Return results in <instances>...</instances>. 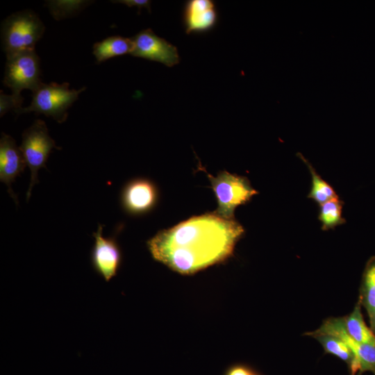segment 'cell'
<instances>
[{
	"label": "cell",
	"mask_w": 375,
	"mask_h": 375,
	"mask_svg": "<svg viewBox=\"0 0 375 375\" xmlns=\"http://www.w3.org/2000/svg\"><path fill=\"white\" fill-rule=\"evenodd\" d=\"M183 24L188 34L212 29L217 22V12L211 0L188 1L183 10Z\"/></svg>",
	"instance_id": "11"
},
{
	"label": "cell",
	"mask_w": 375,
	"mask_h": 375,
	"mask_svg": "<svg viewBox=\"0 0 375 375\" xmlns=\"http://www.w3.org/2000/svg\"><path fill=\"white\" fill-rule=\"evenodd\" d=\"M374 375H375V374H374Z\"/></svg>",
	"instance_id": "23"
},
{
	"label": "cell",
	"mask_w": 375,
	"mask_h": 375,
	"mask_svg": "<svg viewBox=\"0 0 375 375\" xmlns=\"http://www.w3.org/2000/svg\"><path fill=\"white\" fill-rule=\"evenodd\" d=\"M86 89L70 90L69 83H51L42 84L32 92L31 105L26 108L15 110L17 115L35 112L51 117L59 123L64 122L67 117V110L77 100L78 95Z\"/></svg>",
	"instance_id": "3"
},
{
	"label": "cell",
	"mask_w": 375,
	"mask_h": 375,
	"mask_svg": "<svg viewBox=\"0 0 375 375\" xmlns=\"http://www.w3.org/2000/svg\"><path fill=\"white\" fill-rule=\"evenodd\" d=\"M253 375H260V374H258V373H256V372H255L253 373Z\"/></svg>",
	"instance_id": "22"
},
{
	"label": "cell",
	"mask_w": 375,
	"mask_h": 375,
	"mask_svg": "<svg viewBox=\"0 0 375 375\" xmlns=\"http://www.w3.org/2000/svg\"><path fill=\"white\" fill-rule=\"evenodd\" d=\"M317 340L325 353L331 354L344 361L349 367L351 375L358 373L354 355L349 346L340 338L315 331L306 333Z\"/></svg>",
	"instance_id": "13"
},
{
	"label": "cell",
	"mask_w": 375,
	"mask_h": 375,
	"mask_svg": "<svg viewBox=\"0 0 375 375\" xmlns=\"http://www.w3.org/2000/svg\"><path fill=\"white\" fill-rule=\"evenodd\" d=\"M22 108V103L15 99L12 95L4 94L2 91L0 93V115L3 116L10 110H14Z\"/></svg>",
	"instance_id": "19"
},
{
	"label": "cell",
	"mask_w": 375,
	"mask_h": 375,
	"mask_svg": "<svg viewBox=\"0 0 375 375\" xmlns=\"http://www.w3.org/2000/svg\"><path fill=\"white\" fill-rule=\"evenodd\" d=\"M343 202L338 197L333 198L320 205L319 219L322 229L328 231L345 222L342 217Z\"/></svg>",
	"instance_id": "16"
},
{
	"label": "cell",
	"mask_w": 375,
	"mask_h": 375,
	"mask_svg": "<svg viewBox=\"0 0 375 375\" xmlns=\"http://www.w3.org/2000/svg\"><path fill=\"white\" fill-rule=\"evenodd\" d=\"M243 233L238 222L214 212L159 231L147 244L155 260L181 274L190 275L230 257Z\"/></svg>",
	"instance_id": "1"
},
{
	"label": "cell",
	"mask_w": 375,
	"mask_h": 375,
	"mask_svg": "<svg viewBox=\"0 0 375 375\" xmlns=\"http://www.w3.org/2000/svg\"><path fill=\"white\" fill-rule=\"evenodd\" d=\"M133 49L131 38L115 35L96 42L93 45V54L97 61L101 62L115 56L131 54Z\"/></svg>",
	"instance_id": "14"
},
{
	"label": "cell",
	"mask_w": 375,
	"mask_h": 375,
	"mask_svg": "<svg viewBox=\"0 0 375 375\" xmlns=\"http://www.w3.org/2000/svg\"><path fill=\"white\" fill-rule=\"evenodd\" d=\"M103 228L102 225L99 224L97 231L92 233L94 244L91 262L95 272L108 282L117 274L120 267L122 252L114 237H103Z\"/></svg>",
	"instance_id": "8"
},
{
	"label": "cell",
	"mask_w": 375,
	"mask_h": 375,
	"mask_svg": "<svg viewBox=\"0 0 375 375\" xmlns=\"http://www.w3.org/2000/svg\"><path fill=\"white\" fill-rule=\"evenodd\" d=\"M254 372L249 366L236 364L228 367L224 375H253Z\"/></svg>",
	"instance_id": "20"
},
{
	"label": "cell",
	"mask_w": 375,
	"mask_h": 375,
	"mask_svg": "<svg viewBox=\"0 0 375 375\" xmlns=\"http://www.w3.org/2000/svg\"><path fill=\"white\" fill-rule=\"evenodd\" d=\"M54 148L60 149L50 137L47 125L42 120H35L24 131L19 149L31 172L30 185L26 193L27 201L31 197L33 187L39 181V169L47 168L46 162Z\"/></svg>",
	"instance_id": "5"
},
{
	"label": "cell",
	"mask_w": 375,
	"mask_h": 375,
	"mask_svg": "<svg viewBox=\"0 0 375 375\" xmlns=\"http://www.w3.org/2000/svg\"><path fill=\"white\" fill-rule=\"evenodd\" d=\"M131 39L133 49L131 55L133 56L159 62L167 67L179 62L177 48L156 35L150 28L140 31Z\"/></svg>",
	"instance_id": "7"
},
{
	"label": "cell",
	"mask_w": 375,
	"mask_h": 375,
	"mask_svg": "<svg viewBox=\"0 0 375 375\" xmlns=\"http://www.w3.org/2000/svg\"><path fill=\"white\" fill-rule=\"evenodd\" d=\"M3 83L11 89L12 95L22 104L21 92L28 89L33 92L42 84L40 58L33 50H25L7 55Z\"/></svg>",
	"instance_id": "4"
},
{
	"label": "cell",
	"mask_w": 375,
	"mask_h": 375,
	"mask_svg": "<svg viewBox=\"0 0 375 375\" xmlns=\"http://www.w3.org/2000/svg\"><path fill=\"white\" fill-rule=\"evenodd\" d=\"M358 302L366 310L370 328L375 334V256H372L365 265Z\"/></svg>",
	"instance_id": "12"
},
{
	"label": "cell",
	"mask_w": 375,
	"mask_h": 375,
	"mask_svg": "<svg viewBox=\"0 0 375 375\" xmlns=\"http://www.w3.org/2000/svg\"><path fill=\"white\" fill-rule=\"evenodd\" d=\"M301 159L307 165L312 176L311 190L308 198L313 199L320 205L327 201L338 197L334 189L317 173L312 166L301 156Z\"/></svg>",
	"instance_id": "17"
},
{
	"label": "cell",
	"mask_w": 375,
	"mask_h": 375,
	"mask_svg": "<svg viewBox=\"0 0 375 375\" xmlns=\"http://www.w3.org/2000/svg\"><path fill=\"white\" fill-rule=\"evenodd\" d=\"M26 166L23 154L10 135L2 133L0 140V181L6 184L10 196L18 203L11 184Z\"/></svg>",
	"instance_id": "9"
},
{
	"label": "cell",
	"mask_w": 375,
	"mask_h": 375,
	"mask_svg": "<svg viewBox=\"0 0 375 375\" xmlns=\"http://www.w3.org/2000/svg\"><path fill=\"white\" fill-rule=\"evenodd\" d=\"M113 3H119L126 5L127 6L131 8L136 6L140 10L144 8L151 12L150 5L151 1L147 0H120V1H112Z\"/></svg>",
	"instance_id": "21"
},
{
	"label": "cell",
	"mask_w": 375,
	"mask_h": 375,
	"mask_svg": "<svg viewBox=\"0 0 375 375\" xmlns=\"http://www.w3.org/2000/svg\"><path fill=\"white\" fill-rule=\"evenodd\" d=\"M342 317L345 330L352 339L359 343L375 346V334L366 325L358 301L353 311Z\"/></svg>",
	"instance_id": "15"
},
{
	"label": "cell",
	"mask_w": 375,
	"mask_h": 375,
	"mask_svg": "<svg viewBox=\"0 0 375 375\" xmlns=\"http://www.w3.org/2000/svg\"><path fill=\"white\" fill-rule=\"evenodd\" d=\"M45 26L37 14L23 10L8 16L1 25L2 49L6 56L33 50Z\"/></svg>",
	"instance_id": "2"
},
{
	"label": "cell",
	"mask_w": 375,
	"mask_h": 375,
	"mask_svg": "<svg viewBox=\"0 0 375 375\" xmlns=\"http://www.w3.org/2000/svg\"><path fill=\"white\" fill-rule=\"evenodd\" d=\"M86 1H48L47 6L56 20L69 17L80 12L89 3Z\"/></svg>",
	"instance_id": "18"
},
{
	"label": "cell",
	"mask_w": 375,
	"mask_h": 375,
	"mask_svg": "<svg viewBox=\"0 0 375 375\" xmlns=\"http://www.w3.org/2000/svg\"><path fill=\"white\" fill-rule=\"evenodd\" d=\"M208 178L218 201L215 213L226 219H232L235 208L245 203L258 193L245 177L231 174L225 171L216 177L208 175Z\"/></svg>",
	"instance_id": "6"
},
{
	"label": "cell",
	"mask_w": 375,
	"mask_h": 375,
	"mask_svg": "<svg viewBox=\"0 0 375 375\" xmlns=\"http://www.w3.org/2000/svg\"><path fill=\"white\" fill-rule=\"evenodd\" d=\"M157 199L155 185L144 178L130 181L122 190L121 201L124 209L130 214L138 215L151 210Z\"/></svg>",
	"instance_id": "10"
}]
</instances>
